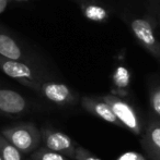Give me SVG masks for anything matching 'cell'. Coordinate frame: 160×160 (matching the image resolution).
I'll list each match as a JSON object with an SVG mask.
<instances>
[{"label": "cell", "instance_id": "obj_1", "mask_svg": "<svg viewBox=\"0 0 160 160\" xmlns=\"http://www.w3.org/2000/svg\"><path fill=\"white\" fill-rule=\"evenodd\" d=\"M0 134L22 154L34 152L42 142L41 131L33 123H20L6 128Z\"/></svg>", "mask_w": 160, "mask_h": 160}, {"label": "cell", "instance_id": "obj_19", "mask_svg": "<svg viewBox=\"0 0 160 160\" xmlns=\"http://www.w3.org/2000/svg\"><path fill=\"white\" fill-rule=\"evenodd\" d=\"M7 2L6 0H0V13H2L4 11V9L7 8Z\"/></svg>", "mask_w": 160, "mask_h": 160}, {"label": "cell", "instance_id": "obj_16", "mask_svg": "<svg viewBox=\"0 0 160 160\" xmlns=\"http://www.w3.org/2000/svg\"><path fill=\"white\" fill-rule=\"evenodd\" d=\"M74 160H101V159L96 157L94 155H92L86 148L77 147L75 152V156H74Z\"/></svg>", "mask_w": 160, "mask_h": 160}, {"label": "cell", "instance_id": "obj_8", "mask_svg": "<svg viewBox=\"0 0 160 160\" xmlns=\"http://www.w3.org/2000/svg\"><path fill=\"white\" fill-rule=\"evenodd\" d=\"M28 100L18 92L10 88H0V113L18 117L28 110Z\"/></svg>", "mask_w": 160, "mask_h": 160}, {"label": "cell", "instance_id": "obj_6", "mask_svg": "<svg viewBox=\"0 0 160 160\" xmlns=\"http://www.w3.org/2000/svg\"><path fill=\"white\" fill-rule=\"evenodd\" d=\"M45 148L58 152L69 159H74L76 152V143L62 131L53 128H44L41 132Z\"/></svg>", "mask_w": 160, "mask_h": 160}, {"label": "cell", "instance_id": "obj_10", "mask_svg": "<svg viewBox=\"0 0 160 160\" xmlns=\"http://www.w3.org/2000/svg\"><path fill=\"white\" fill-rule=\"evenodd\" d=\"M78 4L82 15L91 22L102 23L109 20L111 12L105 4L98 0H73Z\"/></svg>", "mask_w": 160, "mask_h": 160}, {"label": "cell", "instance_id": "obj_13", "mask_svg": "<svg viewBox=\"0 0 160 160\" xmlns=\"http://www.w3.org/2000/svg\"><path fill=\"white\" fill-rule=\"evenodd\" d=\"M0 155L2 160H23L20 152L12 144H10L0 134Z\"/></svg>", "mask_w": 160, "mask_h": 160}, {"label": "cell", "instance_id": "obj_17", "mask_svg": "<svg viewBox=\"0 0 160 160\" xmlns=\"http://www.w3.org/2000/svg\"><path fill=\"white\" fill-rule=\"evenodd\" d=\"M118 160H146V159L144 158L141 155L137 154V152H126V154L122 155Z\"/></svg>", "mask_w": 160, "mask_h": 160}, {"label": "cell", "instance_id": "obj_15", "mask_svg": "<svg viewBox=\"0 0 160 160\" xmlns=\"http://www.w3.org/2000/svg\"><path fill=\"white\" fill-rule=\"evenodd\" d=\"M150 108L158 118H160V84H152L149 89Z\"/></svg>", "mask_w": 160, "mask_h": 160}, {"label": "cell", "instance_id": "obj_4", "mask_svg": "<svg viewBox=\"0 0 160 160\" xmlns=\"http://www.w3.org/2000/svg\"><path fill=\"white\" fill-rule=\"evenodd\" d=\"M101 99L110 106L114 116L121 122L122 127L124 125L130 132H133L136 135L141 134V121H139V118L137 116L136 111L134 110V108L127 101H125L121 97L111 95V94L101 97Z\"/></svg>", "mask_w": 160, "mask_h": 160}, {"label": "cell", "instance_id": "obj_18", "mask_svg": "<svg viewBox=\"0 0 160 160\" xmlns=\"http://www.w3.org/2000/svg\"><path fill=\"white\" fill-rule=\"evenodd\" d=\"M154 12H155L156 18L160 21V3H157L154 6Z\"/></svg>", "mask_w": 160, "mask_h": 160}, {"label": "cell", "instance_id": "obj_12", "mask_svg": "<svg viewBox=\"0 0 160 160\" xmlns=\"http://www.w3.org/2000/svg\"><path fill=\"white\" fill-rule=\"evenodd\" d=\"M113 86L115 96L127 95L128 88L130 84V73L125 64H118L113 72Z\"/></svg>", "mask_w": 160, "mask_h": 160}, {"label": "cell", "instance_id": "obj_21", "mask_svg": "<svg viewBox=\"0 0 160 160\" xmlns=\"http://www.w3.org/2000/svg\"><path fill=\"white\" fill-rule=\"evenodd\" d=\"M0 160H2V158H1V155H0Z\"/></svg>", "mask_w": 160, "mask_h": 160}, {"label": "cell", "instance_id": "obj_11", "mask_svg": "<svg viewBox=\"0 0 160 160\" xmlns=\"http://www.w3.org/2000/svg\"><path fill=\"white\" fill-rule=\"evenodd\" d=\"M143 147L152 160H160V121L149 122L141 139Z\"/></svg>", "mask_w": 160, "mask_h": 160}, {"label": "cell", "instance_id": "obj_7", "mask_svg": "<svg viewBox=\"0 0 160 160\" xmlns=\"http://www.w3.org/2000/svg\"><path fill=\"white\" fill-rule=\"evenodd\" d=\"M47 100L59 106L73 105L77 101V94L64 83L55 81H44L41 83L37 91Z\"/></svg>", "mask_w": 160, "mask_h": 160}, {"label": "cell", "instance_id": "obj_3", "mask_svg": "<svg viewBox=\"0 0 160 160\" xmlns=\"http://www.w3.org/2000/svg\"><path fill=\"white\" fill-rule=\"evenodd\" d=\"M128 26L139 45L160 63V42L149 18H130Z\"/></svg>", "mask_w": 160, "mask_h": 160}, {"label": "cell", "instance_id": "obj_14", "mask_svg": "<svg viewBox=\"0 0 160 160\" xmlns=\"http://www.w3.org/2000/svg\"><path fill=\"white\" fill-rule=\"evenodd\" d=\"M31 160H70L67 157L58 154V152H52V150L46 149L45 147L36 149L32 154V159Z\"/></svg>", "mask_w": 160, "mask_h": 160}, {"label": "cell", "instance_id": "obj_5", "mask_svg": "<svg viewBox=\"0 0 160 160\" xmlns=\"http://www.w3.org/2000/svg\"><path fill=\"white\" fill-rule=\"evenodd\" d=\"M0 57L33 65H36L37 61L34 55L21 42L13 37L11 33L2 30H0Z\"/></svg>", "mask_w": 160, "mask_h": 160}, {"label": "cell", "instance_id": "obj_9", "mask_svg": "<svg viewBox=\"0 0 160 160\" xmlns=\"http://www.w3.org/2000/svg\"><path fill=\"white\" fill-rule=\"evenodd\" d=\"M81 105H82L83 109L87 110L90 113L94 114L98 118L102 119V120L107 121L109 123H112L114 125L122 127L121 122L114 116L110 106L101 98H93V97L85 96L81 98Z\"/></svg>", "mask_w": 160, "mask_h": 160}, {"label": "cell", "instance_id": "obj_20", "mask_svg": "<svg viewBox=\"0 0 160 160\" xmlns=\"http://www.w3.org/2000/svg\"><path fill=\"white\" fill-rule=\"evenodd\" d=\"M6 1H8V0H6ZM15 1H26V0H15Z\"/></svg>", "mask_w": 160, "mask_h": 160}, {"label": "cell", "instance_id": "obj_2", "mask_svg": "<svg viewBox=\"0 0 160 160\" xmlns=\"http://www.w3.org/2000/svg\"><path fill=\"white\" fill-rule=\"evenodd\" d=\"M0 71L9 78H14L22 85L37 92L42 82L46 81L44 74L36 65L13 61L0 57Z\"/></svg>", "mask_w": 160, "mask_h": 160}]
</instances>
